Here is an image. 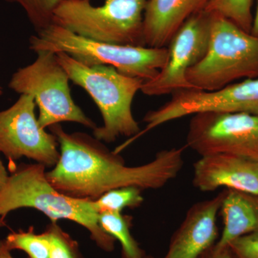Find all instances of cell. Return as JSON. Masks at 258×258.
Returning a JSON list of instances; mask_svg holds the SVG:
<instances>
[{"mask_svg":"<svg viewBox=\"0 0 258 258\" xmlns=\"http://www.w3.org/2000/svg\"><path fill=\"white\" fill-rule=\"evenodd\" d=\"M60 148V157L46 172L51 185L73 198L95 200L110 190L136 186L159 189L177 177L184 165V148L164 149L143 165L128 166L120 154L82 132L67 133L59 124L49 127Z\"/></svg>","mask_w":258,"mask_h":258,"instance_id":"obj_1","label":"cell"},{"mask_svg":"<svg viewBox=\"0 0 258 258\" xmlns=\"http://www.w3.org/2000/svg\"><path fill=\"white\" fill-rule=\"evenodd\" d=\"M20 208L38 210L57 223L68 220L81 225L89 232L91 240L102 250H114L115 241L102 230L93 200L73 198L55 189L47 179L42 164H22L9 176L0 191V217Z\"/></svg>","mask_w":258,"mask_h":258,"instance_id":"obj_2","label":"cell"},{"mask_svg":"<svg viewBox=\"0 0 258 258\" xmlns=\"http://www.w3.org/2000/svg\"><path fill=\"white\" fill-rule=\"evenodd\" d=\"M70 81L84 89L98 106L103 124L93 129L95 138L112 143L117 138L135 137L141 132L132 103L144 81L118 72L109 66H87L64 52L56 53Z\"/></svg>","mask_w":258,"mask_h":258,"instance_id":"obj_3","label":"cell"},{"mask_svg":"<svg viewBox=\"0 0 258 258\" xmlns=\"http://www.w3.org/2000/svg\"><path fill=\"white\" fill-rule=\"evenodd\" d=\"M32 52H64L87 66H109L120 74L144 82L155 78L164 67L167 47L115 45L89 40L52 23L29 40Z\"/></svg>","mask_w":258,"mask_h":258,"instance_id":"obj_4","label":"cell"},{"mask_svg":"<svg viewBox=\"0 0 258 258\" xmlns=\"http://www.w3.org/2000/svg\"><path fill=\"white\" fill-rule=\"evenodd\" d=\"M242 79H258V37L213 13L208 52L186 80L192 89L213 91Z\"/></svg>","mask_w":258,"mask_h":258,"instance_id":"obj_5","label":"cell"},{"mask_svg":"<svg viewBox=\"0 0 258 258\" xmlns=\"http://www.w3.org/2000/svg\"><path fill=\"white\" fill-rule=\"evenodd\" d=\"M147 0H66L54 12L52 23L94 41L145 46L144 13Z\"/></svg>","mask_w":258,"mask_h":258,"instance_id":"obj_6","label":"cell"},{"mask_svg":"<svg viewBox=\"0 0 258 258\" xmlns=\"http://www.w3.org/2000/svg\"><path fill=\"white\" fill-rule=\"evenodd\" d=\"M31 64L20 68L10 79L9 88L19 94L30 95L39 108L38 122L46 129L61 122H74L86 128L97 125L76 104L70 79L57 55L50 51L37 52Z\"/></svg>","mask_w":258,"mask_h":258,"instance_id":"obj_7","label":"cell"},{"mask_svg":"<svg viewBox=\"0 0 258 258\" xmlns=\"http://www.w3.org/2000/svg\"><path fill=\"white\" fill-rule=\"evenodd\" d=\"M186 146L201 157L230 154L258 161V115L197 113L189 122Z\"/></svg>","mask_w":258,"mask_h":258,"instance_id":"obj_8","label":"cell"},{"mask_svg":"<svg viewBox=\"0 0 258 258\" xmlns=\"http://www.w3.org/2000/svg\"><path fill=\"white\" fill-rule=\"evenodd\" d=\"M212 18L213 13L206 10L183 24L168 45L164 67L155 78L143 83L141 91L144 94L158 96L191 89L186 74L208 52Z\"/></svg>","mask_w":258,"mask_h":258,"instance_id":"obj_9","label":"cell"},{"mask_svg":"<svg viewBox=\"0 0 258 258\" xmlns=\"http://www.w3.org/2000/svg\"><path fill=\"white\" fill-rule=\"evenodd\" d=\"M35 100L22 94L13 105L0 111V154L10 161L23 157L46 166H55L60 157L56 137L40 126Z\"/></svg>","mask_w":258,"mask_h":258,"instance_id":"obj_10","label":"cell"},{"mask_svg":"<svg viewBox=\"0 0 258 258\" xmlns=\"http://www.w3.org/2000/svg\"><path fill=\"white\" fill-rule=\"evenodd\" d=\"M225 189L210 200L198 202L186 212L171 236L165 258H198L218 239L217 219Z\"/></svg>","mask_w":258,"mask_h":258,"instance_id":"obj_11","label":"cell"},{"mask_svg":"<svg viewBox=\"0 0 258 258\" xmlns=\"http://www.w3.org/2000/svg\"><path fill=\"white\" fill-rule=\"evenodd\" d=\"M192 184L206 192L224 188L258 195V161L230 154L203 156L194 164Z\"/></svg>","mask_w":258,"mask_h":258,"instance_id":"obj_12","label":"cell"},{"mask_svg":"<svg viewBox=\"0 0 258 258\" xmlns=\"http://www.w3.org/2000/svg\"><path fill=\"white\" fill-rule=\"evenodd\" d=\"M213 0H147L144 13L145 46L166 47L183 24L206 11Z\"/></svg>","mask_w":258,"mask_h":258,"instance_id":"obj_13","label":"cell"},{"mask_svg":"<svg viewBox=\"0 0 258 258\" xmlns=\"http://www.w3.org/2000/svg\"><path fill=\"white\" fill-rule=\"evenodd\" d=\"M220 214L223 229L215 245L223 247L237 237L258 232V195L225 189Z\"/></svg>","mask_w":258,"mask_h":258,"instance_id":"obj_14","label":"cell"},{"mask_svg":"<svg viewBox=\"0 0 258 258\" xmlns=\"http://www.w3.org/2000/svg\"><path fill=\"white\" fill-rule=\"evenodd\" d=\"M102 230L118 241L121 246V258H143L145 252L134 239L131 227L132 217L118 212H103L98 215Z\"/></svg>","mask_w":258,"mask_h":258,"instance_id":"obj_15","label":"cell"},{"mask_svg":"<svg viewBox=\"0 0 258 258\" xmlns=\"http://www.w3.org/2000/svg\"><path fill=\"white\" fill-rule=\"evenodd\" d=\"M142 190L136 186H125L110 190L93 200L98 215L103 212L121 213L125 208H139L144 203Z\"/></svg>","mask_w":258,"mask_h":258,"instance_id":"obj_16","label":"cell"},{"mask_svg":"<svg viewBox=\"0 0 258 258\" xmlns=\"http://www.w3.org/2000/svg\"><path fill=\"white\" fill-rule=\"evenodd\" d=\"M4 242L10 250L23 251L29 258H50V243L45 231L37 234L30 227L27 231L13 232Z\"/></svg>","mask_w":258,"mask_h":258,"instance_id":"obj_17","label":"cell"},{"mask_svg":"<svg viewBox=\"0 0 258 258\" xmlns=\"http://www.w3.org/2000/svg\"><path fill=\"white\" fill-rule=\"evenodd\" d=\"M252 3L253 0H213L207 10L227 19L251 33L253 23Z\"/></svg>","mask_w":258,"mask_h":258,"instance_id":"obj_18","label":"cell"},{"mask_svg":"<svg viewBox=\"0 0 258 258\" xmlns=\"http://www.w3.org/2000/svg\"><path fill=\"white\" fill-rule=\"evenodd\" d=\"M17 3L23 8L37 32L52 23L54 12L66 0H7Z\"/></svg>","mask_w":258,"mask_h":258,"instance_id":"obj_19","label":"cell"},{"mask_svg":"<svg viewBox=\"0 0 258 258\" xmlns=\"http://www.w3.org/2000/svg\"><path fill=\"white\" fill-rule=\"evenodd\" d=\"M45 232L50 243V258H84L77 241L57 223L50 222Z\"/></svg>","mask_w":258,"mask_h":258,"instance_id":"obj_20","label":"cell"},{"mask_svg":"<svg viewBox=\"0 0 258 258\" xmlns=\"http://www.w3.org/2000/svg\"><path fill=\"white\" fill-rule=\"evenodd\" d=\"M227 246L232 258H258V232L237 237Z\"/></svg>","mask_w":258,"mask_h":258,"instance_id":"obj_21","label":"cell"},{"mask_svg":"<svg viewBox=\"0 0 258 258\" xmlns=\"http://www.w3.org/2000/svg\"><path fill=\"white\" fill-rule=\"evenodd\" d=\"M198 258H232L228 247H219L214 244Z\"/></svg>","mask_w":258,"mask_h":258,"instance_id":"obj_22","label":"cell"},{"mask_svg":"<svg viewBox=\"0 0 258 258\" xmlns=\"http://www.w3.org/2000/svg\"><path fill=\"white\" fill-rule=\"evenodd\" d=\"M9 175H8V171L6 170V168L0 158V191L3 189L5 185L6 184L8 181Z\"/></svg>","mask_w":258,"mask_h":258,"instance_id":"obj_23","label":"cell"},{"mask_svg":"<svg viewBox=\"0 0 258 258\" xmlns=\"http://www.w3.org/2000/svg\"><path fill=\"white\" fill-rule=\"evenodd\" d=\"M0 258H15L11 250L8 248L4 240H0Z\"/></svg>","mask_w":258,"mask_h":258,"instance_id":"obj_24","label":"cell"},{"mask_svg":"<svg viewBox=\"0 0 258 258\" xmlns=\"http://www.w3.org/2000/svg\"><path fill=\"white\" fill-rule=\"evenodd\" d=\"M251 34H252L254 36L258 37V3L255 17L253 18V23H252V30H251Z\"/></svg>","mask_w":258,"mask_h":258,"instance_id":"obj_25","label":"cell"},{"mask_svg":"<svg viewBox=\"0 0 258 258\" xmlns=\"http://www.w3.org/2000/svg\"><path fill=\"white\" fill-rule=\"evenodd\" d=\"M5 225V222L4 218H3V217H0V227H4Z\"/></svg>","mask_w":258,"mask_h":258,"instance_id":"obj_26","label":"cell"},{"mask_svg":"<svg viewBox=\"0 0 258 258\" xmlns=\"http://www.w3.org/2000/svg\"><path fill=\"white\" fill-rule=\"evenodd\" d=\"M143 258H158V257H153V256L147 255V254H145V255H144V257ZM164 258H165V257H164Z\"/></svg>","mask_w":258,"mask_h":258,"instance_id":"obj_27","label":"cell"},{"mask_svg":"<svg viewBox=\"0 0 258 258\" xmlns=\"http://www.w3.org/2000/svg\"><path fill=\"white\" fill-rule=\"evenodd\" d=\"M2 94H3V88L0 86V96H2Z\"/></svg>","mask_w":258,"mask_h":258,"instance_id":"obj_28","label":"cell"},{"mask_svg":"<svg viewBox=\"0 0 258 258\" xmlns=\"http://www.w3.org/2000/svg\"><path fill=\"white\" fill-rule=\"evenodd\" d=\"M88 1H90V0H88Z\"/></svg>","mask_w":258,"mask_h":258,"instance_id":"obj_29","label":"cell"}]
</instances>
